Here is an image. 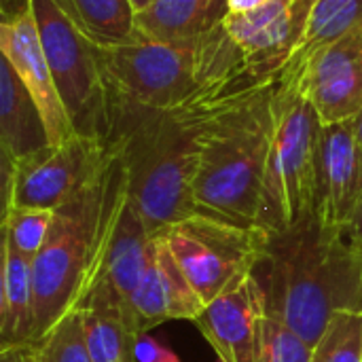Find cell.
Returning a JSON list of instances; mask_svg holds the SVG:
<instances>
[{
	"label": "cell",
	"instance_id": "obj_21",
	"mask_svg": "<svg viewBox=\"0 0 362 362\" xmlns=\"http://www.w3.org/2000/svg\"><path fill=\"white\" fill-rule=\"evenodd\" d=\"M59 11L95 47H117L138 36L129 0H55Z\"/></svg>",
	"mask_w": 362,
	"mask_h": 362
},
{
	"label": "cell",
	"instance_id": "obj_25",
	"mask_svg": "<svg viewBox=\"0 0 362 362\" xmlns=\"http://www.w3.org/2000/svg\"><path fill=\"white\" fill-rule=\"evenodd\" d=\"M55 218V210L47 208H25V206H8L2 214L4 240L15 250L34 261V257L45 246L51 225Z\"/></svg>",
	"mask_w": 362,
	"mask_h": 362
},
{
	"label": "cell",
	"instance_id": "obj_4",
	"mask_svg": "<svg viewBox=\"0 0 362 362\" xmlns=\"http://www.w3.org/2000/svg\"><path fill=\"white\" fill-rule=\"evenodd\" d=\"M274 89L276 83L248 87L208 112L193 182L197 212L257 227L274 134Z\"/></svg>",
	"mask_w": 362,
	"mask_h": 362
},
{
	"label": "cell",
	"instance_id": "obj_12",
	"mask_svg": "<svg viewBox=\"0 0 362 362\" xmlns=\"http://www.w3.org/2000/svg\"><path fill=\"white\" fill-rule=\"evenodd\" d=\"M322 125L352 121L362 108V25L316 53L295 81Z\"/></svg>",
	"mask_w": 362,
	"mask_h": 362
},
{
	"label": "cell",
	"instance_id": "obj_9",
	"mask_svg": "<svg viewBox=\"0 0 362 362\" xmlns=\"http://www.w3.org/2000/svg\"><path fill=\"white\" fill-rule=\"evenodd\" d=\"M110 153L112 148L106 142L74 136L64 144H49L17 163H2L4 208L59 210L102 176Z\"/></svg>",
	"mask_w": 362,
	"mask_h": 362
},
{
	"label": "cell",
	"instance_id": "obj_32",
	"mask_svg": "<svg viewBox=\"0 0 362 362\" xmlns=\"http://www.w3.org/2000/svg\"><path fill=\"white\" fill-rule=\"evenodd\" d=\"M352 125H354V136H356V144H358V151H361L362 157V108L358 110V115L352 119Z\"/></svg>",
	"mask_w": 362,
	"mask_h": 362
},
{
	"label": "cell",
	"instance_id": "obj_14",
	"mask_svg": "<svg viewBox=\"0 0 362 362\" xmlns=\"http://www.w3.org/2000/svg\"><path fill=\"white\" fill-rule=\"evenodd\" d=\"M0 55L34 98L45 119L49 142L57 146L74 138L76 134L62 102L32 11L17 19L0 21Z\"/></svg>",
	"mask_w": 362,
	"mask_h": 362
},
{
	"label": "cell",
	"instance_id": "obj_5",
	"mask_svg": "<svg viewBox=\"0 0 362 362\" xmlns=\"http://www.w3.org/2000/svg\"><path fill=\"white\" fill-rule=\"evenodd\" d=\"M110 148L102 176L55 210L49 238L32 261L34 339L51 331L76 305L93 272L106 218L127 187L123 159L112 144Z\"/></svg>",
	"mask_w": 362,
	"mask_h": 362
},
{
	"label": "cell",
	"instance_id": "obj_19",
	"mask_svg": "<svg viewBox=\"0 0 362 362\" xmlns=\"http://www.w3.org/2000/svg\"><path fill=\"white\" fill-rule=\"evenodd\" d=\"M45 119L13 68L0 64V155L2 163H17L47 148Z\"/></svg>",
	"mask_w": 362,
	"mask_h": 362
},
{
	"label": "cell",
	"instance_id": "obj_8",
	"mask_svg": "<svg viewBox=\"0 0 362 362\" xmlns=\"http://www.w3.org/2000/svg\"><path fill=\"white\" fill-rule=\"evenodd\" d=\"M159 235L206 305L255 272L267 238L210 212H193Z\"/></svg>",
	"mask_w": 362,
	"mask_h": 362
},
{
	"label": "cell",
	"instance_id": "obj_33",
	"mask_svg": "<svg viewBox=\"0 0 362 362\" xmlns=\"http://www.w3.org/2000/svg\"><path fill=\"white\" fill-rule=\"evenodd\" d=\"M129 2H132V6H134L136 13H140V11H144L146 6L153 4V0H129Z\"/></svg>",
	"mask_w": 362,
	"mask_h": 362
},
{
	"label": "cell",
	"instance_id": "obj_1",
	"mask_svg": "<svg viewBox=\"0 0 362 362\" xmlns=\"http://www.w3.org/2000/svg\"><path fill=\"white\" fill-rule=\"evenodd\" d=\"M278 316L316 344L337 312H362V252L348 231L327 229L314 214L280 233H267L252 272Z\"/></svg>",
	"mask_w": 362,
	"mask_h": 362
},
{
	"label": "cell",
	"instance_id": "obj_27",
	"mask_svg": "<svg viewBox=\"0 0 362 362\" xmlns=\"http://www.w3.org/2000/svg\"><path fill=\"white\" fill-rule=\"evenodd\" d=\"M136 361L138 362H180V358L168 350L165 346H161L159 341H155L148 335H142L136 344Z\"/></svg>",
	"mask_w": 362,
	"mask_h": 362
},
{
	"label": "cell",
	"instance_id": "obj_2",
	"mask_svg": "<svg viewBox=\"0 0 362 362\" xmlns=\"http://www.w3.org/2000/svg\"><path fill=\"white\" fill-rule=\"evenodd\" d=\"M112 102L146 110H187L223 102L257 83L227 28L193 42H161L140 34L100 49Z\"/></svg>",
	"mask_w": 362,
	"mask_h": 362
},
{
	"label": "cell",
	"instance_id": "obj_23",
	"mask_svg": "<svg viewBox=\"0 0 362 362\" xmlns=\"http://www.w3.org/2000/svg\"><path fill=\"white\" fill-rule=\"evenodd\" d=\"M23 352L25 362H93L85 339L83 316L76 310H70L51 331L23 346Z\"/></svg>",
	"mask_w": 362,
	"mask_h": 362
},
{
	"label": "cell",
	"instance_id": "obj_31",
	"mask_svg": "<svg viewBox=\"0 0 362 362\" xmlns=\"http://www.w3.org/2000/svg\"><path fill=\"white\" fill-rule=\"evenodd\" d=\"M0 362H25L23 346H8V348H0Z\"/></svg>",
	"mask_w": 362,
	"mask_h": 362
},
{
	"label": "cell",
	"instance_id": "obj_7",
	"mask_svg": "<svg viewBox=\"0 0 362 362\" xmlns=\"http://www.w3.org/2000/svg\"><path fill=\"white\" fill-rule=\"evenodd\" d=\"M30 4L74 134L108 144L112 98L100 47L76 30L55 0H30Z\"/></svg>",
	"mask_w": 362,
	"mask_h": 362
},
{
	"label": "cell",
	"instance_id": "obj_3",
	"mask_svg": "<svg viewBox=\"0 0 362 362\" xmlns=\"http://www.w3.org/2000/svg\"><path fill=\"white\" fill-rule=\"evenodd\" d=\"M216 104L159 112L112 102L108 144L123 159L127 193L153 238L197 212L193 182L199 138L204 121Z\"/></svg>",
	"mask_w": 362,
	"mask_h": 362
},
{
	"label": "cell",
	"instance_id": "obj_17",
	"mask_svg": "<svg viewBox=\"0 0 362 362\" xmlns=\"http://www.w3.org/2000/svg\"><path fill=\"white\" fill-rule=\"evenodd\" d=\"M83 316L87 348L93 362H138L136 344L142 337L129 310L104 286L91 288L72 308Z\"/></svg>",
	"mask_w": 362,
	"mask_h": 362
},
{
	"label": "cell",
	"instance_id": "obj_30",
	"mask_svg": "<svg viewBox=\"0 0 362 362\" xmlns=\"http://www.w3.org/2000/svg\"><path fill=\"white\" fill-rule=\"evenodd\" d=\"M269 0H229V13H250Z\"/></svg>",
	"mask_w": 362,
	"mask_h": 362
},
{
	"label": "cell",
	"instance_id": "obj_28",
	"mask_svg": "<svg viewBox=\"0 0 362 362\" xmlns=\"http://www.w3.org/2000/svg\"><path fill=\"white\" fill-rule=\"evenodd\" d=\"M32 11V4L30 0H0V15H2V21H8V19H17L25 13Z\"/></svg>",
	"mask_w": 362,
	"mask_h": 362
},
{
	"label": "cell",
	"instance_id": "obj_16",
	"mask_svg": "<svg viewBox=\"0 0 362 362\" xmlns=\"http://www.w3.org/2000/svg\"><path fill=\"white\" fill-rule=\"evenodd\" d=\"M206 303L195 293L161 235H155L153 250L142 280L132 297V318L140 335L168 320H197Z\"/></svg>",
	"mask_w": 362,
	"mask_h": 362
},
{
	"label": "cell",
	"instance_id": "obj_18",
	"mask_svg": "<svg viewBox=\"0 0 362 362\" xmlns=\"http://www.w3.org/2000/svg\"><path fill=\"white\" fill-rule=\"evenodd\" d=\"M227 15L229 0H153L136 13V30L148 40L193 42L223 30Z\"/></svg>",
	"mask_w": 362,
	"mask_h": 362
},
{
	"label": "cell",
	"instance_id": "obj_13",
	"mask_svg": "<svg viewBox=\"0 0 362 362\" xmlns=\"http://www.w3.org/2000/svg\"><path fill=\"white\" fill-rule=\"evenodd\" d=\"M362 199V157L352 121L322 125L314 216L333 231H346Z\"/></svg>",
	"mask_w": 362,
	"mask_h": 362
},
{
	"label": "cell",
	"instance_id": "obj_6",
	"mask_svg": "<svg viewBox=\"0 0 362 362\" xmlns=\"http://www.w3.org/2000/svg\"><path fill=\"white\" fill-rule=\"evenodd\" d=\"M274 134L257 227L280 233L314 214L322 121L299 85L276 81Z\"/></svg>",
	"mask_w": 362,
	"mask_h": 362
},
{
	"label": "cell",
	"instance_id": "obj_11",
	"mask_svg": "<svg viewBox=\"0 0 362 362\" xmlns=\"http://www.w3.org/2000/svg\"><path fill=\"white\" fill-rule=\"evenodd\" d=\"M153 240L155 238L151 235L140 210L125 189L106 218L98 259L81 297L95 286H104L132 314V297L146 269Z\"/></svg>",
	"mask_w": 362,
	"mask_h": 362
},
{
	"label": "cell",
	"instance_id": "obj_22",
	"mask_svg": "<svg viewBox=\"0 0 362 362\" xmlns=\"http://www.w3.org/2000/svg\"><path fill=\"white\" fill-rule=\"evenodd\" d=\"M361 25L362 0H318L305 38L293 55V59L282 70V74L278 76V81H295L316 53H320L322 49H327L329 45L354 32Z\"/></svg>",
	"mask_w": 362,
	"mask_h": 362
},
{
	"label": "cell",
	"instance_id": "obj_15",
	"mask_svg": "<svg viewBox=\"0 0 362 362\" xmlns=\"http://www.w3.org/2000/svg\"><path fill=\"white\" fill-rule=\"evenodd\" d=\"M265 314V293L250 274L210 301L195 325L221 362H257Z\"/></svg>",
	"mask_w": 362,
	"mask_h": 362
},
{
	"label": "cell",
	"instance_id": "obj_20",
	"mask_svg": "<svg viewBox=\"0 0 362 362\" xmlns=\"http://www.w3.org/2000/svg\"><path fill=\"white\" fill-rule=\"evenodd\" d=\"M34 341L32 259L2 242L0 278V348Z\"/></svg>",
	"mask_w": 362,
	"mask_h": 362
},
{
	"label": "cell",
	"instance_id": "obj_10",
	"mask_svg": "<svg viewBox=\"0 0 362 362\" xmlns=\"http://www.w3.org/2000/svg\"><path fill=\"white\" fill-rule=\"evenodd\" d=\"M318 0H269L250 13H229L225 28L257 83H276L301 47Z\"/></svg>",
	"mask_w": 362,
	"mask_h": 362
},
{
	"label": "cell",
	"instance_id": "obj_29",
	"mask_svg": "<svg viewBox=\"0 0 362 362\" xmlns=\"http://www.w3.org/2000/svg\"><path fill=\"white\" fill-rule=\"evenodd\" d=\"M348 231V238H350V242L358 248L362 252V199L361 204H358V208H356V214H354V218H352V223H350V227L346 229Z\"/></svg>",
	"mask_w": 362,
	"mask_h": 362
},
{
	"label": "cell",
	"instance_id": "obj_26",
	"mask_svg": "<svg viewBox=\"0 0 362 362\" xmlns=\"http://www.w3.org/2000/svg\"><path fill=\"white\" fill-rule=\"evenodd\" d=\"M314 346L274 314H265L257 362H312Z\"/></svg>",
	"mask_w": 362,
	"mask_h": 362
},
{
	"label": "cell",
	"instance_id": "obj_24",
	"mask_svg": "<svg viewBox=\"0 0 362 362\" xmlns=\"http://www.w3.org/2000/svg\"><path fill=\"white\" fill-rule=\"evenodd\" d=\"M312 362H362V312H337L314 344Z\"/></svg>",
	"mask_w": 362,
	"mask_h": 362
}]
</instances>
